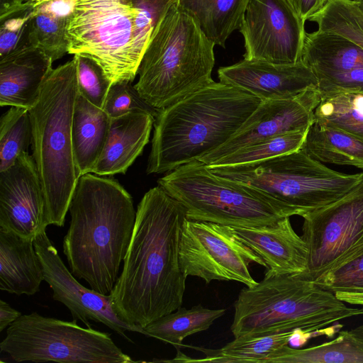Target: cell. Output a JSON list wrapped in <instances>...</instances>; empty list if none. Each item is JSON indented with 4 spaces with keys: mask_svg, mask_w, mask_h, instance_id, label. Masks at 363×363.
I'll return each instance as SVG.
<instances>
[{
    "mask_svg": "<svg viewBox=\"0 0 363 363\" xmlns=\"http://www.w3.org/2000/svg\"><path fill=\"white\" fill-rule=\"evenodd\" d=\"M186 218V208L159 185L138 203L123 269L109 294L128 323L144 328L182 307L186 277L179 246Z\"/></svg>",
    "mask_w": 363,
    "mask_h": 363,
    "instance_id": "1",
    "label": "cell"
},
{
    "mask_svg": "<svg viewBox=\"0 0 363 363\" xmlns=\"http://www.w3.org/2000/svg\"><path fill=\"white\" fill-rule=\"evenodd\" d=\"M69 211L62 247L71 272L93 290L109 294L133 235V199L116 180L87 173L78 180Z\"/></svg>",
    "mask_w": 363,
    "mask_h": 363,
    "instance_id": "2",
    "label": "cell"
},
{
    "mask_svg": "<svg viewBox=\"0 0 363 363\" xmlns=\"http://www.w3.org/2000/svg\"><path fill=\"white\" fill-rule=\"evenodd\" d=\"M261 101L243 89L213 82L159 109L147 173L169 172L220 147Z\"/></svg>",
    "mask_w": 363,
    "mask_h": 363,
    "instance_id": "3",
    "label": "cell"
},
{
    "mask_svg": "<svg viewBox=\"0 0 363 363\" xmlns=\"http://www.w3.org/2000/svg\"><path fill=\"white\" fill-rule=\"evenodd\" d=\"M178 0H76L68 53L88 56L111 83L132 82L160 22Z\"/></svg>",
    "mask_w": 363,
    "mask_h": 363,
    "instance_id": "4",
    "label": "cell"
},
{
    "mask_svg": "<svg viewBox=\"0 0 363 363\" xmlns=\"http://www.w3.org/2000/svg\"><path fill=\"white\" fill-rule=\"evenodd\" d=\"M78 93L73 57L52 69L30 108L32 151L44 194L48 225H65L79 179L74 157L72 124Z\"/></svg>",
    "mask_w": 363,
    "mask_h": 363,
    "instance_id": "5",
    "label": "cell"
},
{
    "mask_svg": "<svg viewBox=\"0 0 363 363\" xmlns=\"http://www.w3.org/2000/svg\"><path fill=\"white\" fill-rule=\"evenodd\" d=\"M230 330L235 337L291 330L319 333L338 320L363 314L335 294L297 275L264 277L242 289L234 305Z\"/></svg>",
    "mask_w": 363,
    "mask_h": 363,
    "instance_id": "6",
    "label": "cell"
},
{
    "mask_svg": "<svg viewBox=\"0 0 363 363\" xmlns=\"http://www.w3.org/2000/svg\"><path fill=\"white\" fill-rule=\"evenodd\" d=\"M214 46L194 20L174 4L148 43L135 88L157 110L182 100L214 82Z\"/></svg>",
    "mask_w": 363,
    "mask_h": 363,
    "instance_id": "7",
    "label": "cell"
},
{
    "mask_svg": "<svg viewBox=\"0 0 363 363\" xmlns=\"http://www.w3.org/2000/svg\"><path fill=\"white\" fill-rule=\"evenodd\" d=\"M157 183L182 204L187 219L192 220L252 228L295 216L290 208L263 193L215 174L199 160L167 172Z\"/></svg>",
    "mask_w": 363,
    "mask_h": 363,
    "instance_id": "8",
    "label": "cell"
},
{
    "mask_svg": "<svg viewBox=\"0 0 363 363\" xmlns=\"http://www.w3.org/2000/svg\"><path fill=\"white\" fill-rule=\"evenodd\" d=\"M215 174L252 187L303 216L343 196L363 180L313 159L303 149L257 162L209 167Z\"/></svg>",
    "mask_w": 363,
    "mask_h": 363,
    "instance_id": "9",
    "label": "cell"
},
{
    "mask_svg": "<svg viewBox=\"0 0 363 363\" xmlns=\"http://www.w3.org/2000/svg\"><path fill=\"white\" fill-rule=\"evenodd\" d=\"M0 351L16 362H134L110 333L37 312L21 315L8 327Z\"/></svg>",
    "mask_w": 363,
    "mask_h": 363,
    "instance_id": "10",
    "label": "cell"
},
{
    "mask_svg": "<svg viewBox=\"0 0 363 363\" xmlns=\"http://www.w3.org/2000/svg\"><path fill=\"white\" fill-rule=\"evenodd\" d=\"M302 217L308 257L306 272L297 276L314 281L363 252V180L337 201Z\"/></svg>",
    "mask_w": 363,
    "mask_h": 363,
    "instance_id": "11",
    "label": "cell"
},
{
    "mask_svg": "<svg viewBox=\"0 0 363 363\" xmlns=\"http://www.w3.org/2000/svg\"><path fill=\"white\" fill-rule=\"evenodd\" d=\"M181 269L187 277L235 281L252 287L257 284L249 267H266L262 259L239 238L233 228L218 223L185 220L179 246Z\"/></svg>",
    "mask_w": 363,
    "mask_h": 363,
    "instance_id": "12",
    "label": "cell"
},
{
    "mask_svg": "<svg viewBox=\"0 0 363 363\" xmlns=\"http://www.w3.org/2000/svg\"><path fill=\"white\" fill-rule=\"evenodd\" d=\"M240 32L244 59L274 64L301 61L305 22L288 0H249Z\"/></svg>",
    "mask_w": 363,
    "mask_h": 363,
    "instance_id": "13",
    "label": "cell"
},
{
    "mask_svg": "<svg viewBox=\"0 0 363 363\" xmlns=\"http://www.w3.org/2000/svg\"><path fill=\"white\" fill-rule=\"evenodd\" d=\"M33 243L42 264L44 281L52 289L53 299L64 304L73 319L81 320L88 328H91L90 320L101 323L131 342L126 332L147 336L143 328L128 323L117 313L110 294L87 289L76 279L62 261L46 230L35 235Z\"/></svg>",
    "mask_w": 363,
    "mask_h": 363,
    "instance_id": "14",
    "label": "cell"
},
{
    "mask_svg": "<svg viewBox=\"0 0 363 363\" xmlns=\"http://www.w3.org/2000/svg\"><path fill=\"white\" fill-rule=\"evenodd\" d=\"M320 101L318 87L281 99L262 101L237 132L222 146L201 157L208 166L259 140L294 131L308 130Z\"/></svg>",
    "mask_w": 363,
    "mask_h": 363,
    "instance_id": "15",
    "label": "cell"
},
{
    "mask_svg": "<svg viewBox=\"0 0 363 363\" xmlns=\"http://www.w3.org/2000/svg\"><path fill=\"white\" fill-rule=\"evenodd\" d=\"M48 225L38 171L33 155L24 152L0 172V228L34 239Z\"/></svg>",
    "mask_w": 363,
    "mask_h": 363,
    "instance_id": "16",
    "label": "cell"
},
{
    "mask_svg": "<svg viewBox=\"0 0 363 363\" xmlns=\"http://www.w3.org/2000/svg\"><path fill=\"white\" fill-rule=\"evenodd\" d=\"M220 82L255 96L261 101L288 99L308 89L318 87V79L302 60L294 64H274L243 59L220 67Z\"/></svg>",
    "mask_w": 363,
    "mask_h": 363,
    "instance_id": "17",
    "label": "cell"
},
{
    "mask_svg": "<svg viewBox=\"0 0 363 363\" xmlns=\"http://www.w3.org/2000/svg\"><path fill=\"white\" fill-rule=\"evenodd\" d=\"M290 217L262 227L233 228L266 264L264 277L301 275L307 268L308 248L294 230Z\"/></svg>",
    "mask_w": 363,
    "mask_h": 363,
    "instance_id": "18",
    "label": "cell"
},
{
    "mask_svg": "<svg viewBox=\"0 0 363 363\" xmlns=\"http://www.w3.org/2000/svg\"><path fill=\"white\" fill-rule=\"evenodd\" d=\"M53 61L33 47L0 59V106L31 108L52 69Z\"/></svg>",
    "mask_w": 363,
    "mask_h": 363,
    "instance_id": "19",
    "label": "cell"
},
{
    "mask_svg": "<svg viewBox=\"0 0 363 363\" xmlns=\"http://www.w3.org/2000/svg\"><path fill=\"white\" fill-rule=\"evenodd\" d=\"M155 119L145 111L111 118L105 146L91 173L99 176L125 174L148 143Z\"/></svg>",
    "mask_w": 363,
    "mask_h": 363,
    "instance_id": "20",
    "label": "cell"
},
{
    "mask_svg": "<svg viewBox=\"0 0 363 363\" xmlns=\"http://www.w3.org/2000/svg\"><path fill=\"white\" fill-rule=\"evenodd\" d=\"M0 228V289L18 296H32L44 280L42 264L33 243Z\"/></svg>",
    "mask_w": 363,
    "mask_h": 363,
    "instance_id": "21",
    "label": "cell"
},
{
    "mask_svg": "<svg viewBox=\"0 0 363 363\" xmlns=\"http://www.w3.org/2000/svg\"><path fill=\"white\" fill-rule=\"evenodd\" d=\"M301 60L318 81L363 67V48L340 35L317 30L306 33Z\"/></svg>",
    "mask_w": 363,
    "mask_h": 363,
    "instance_id": "22",
    "label": "cell"
},
{
    "mask_svg": "<svg viewBox=\"0 0 363 363\" xmlns=\"http://www.w3.org/2000/svg\"><path fill=\"white\" fill-rule=\"evenodd\" d=\"M111 118L106 111L79 92L75 99L72 124L74 157L79 177L91 173L107 139Z\"/></svg>",
    "mask_w": 363,
    "mask_h": 363,
    "instance_id": "23",
    "label": "cell"
},
{
    "mask_svg": "<svg viewBox=\"0 0 363 363\" xmlns=\"http://www.w3.org/2000/svg\"><path fill=\"white\" fill-rule=\"evenodd\" d=\"M249 0H178V6L196 23L206 37L223 48L240 30Z\"/></svg>",
    "mask_w": 363,
    "mask_h": 363,
    "instance_id": "24",
    "label": "cell"
},
{
    "mask_svg": "<svg viewBox=\"0 0 363 363\" xmlns=\"http://www.w3.org/2000/svg\"><path fill=\"white\" fill-rule=\"evenodd\" d=\"M76 0H52L34 9L29 23V47L40 49L54 62L68 53L67 27Z\"/></svg>",
    "mask_w": 363,
    "mask_h": 363,
    "instance_id": "25",
    "label": "cell"
},
{
    "mask_svg": "<svg viewBox=\"0 0 363 363\" xmlns=\"http://www.w3.org/2000/svg\"><path fill=\"white\" fill-rule=\"evenodd\" d=\"M301 149L321 163L363 169V140L341 130L313 123Z\"/></svg>",
    "mask_w": 363,
    "mask_h": 363,
    "instance_id": "26",
    "label": "cell"
},
{
    "mask_svg": "<svg viewBox=\"0 0 363 363\" xmlns=\"http://www.w3.org/2000/svg\"><path fill=\"white\" fill-rule=\"evenodd\" d=\"M298 335H307L301 331L291 330L274 334L245 335L235 337L220 349L201 350L206 357L191 362H215L234 363H266L267 359L281 347L289 345Z\"/></svg>",
    "mask_w": 363,
    "mask_h": 363,
    "instance_id": "27",
    "label": "cell"
},
{
    "mask_svg": "<svg viewBox=\"0 0 363 363\" xmlns=\"http://www.w3.org/2000/svg\"><path fill=\"white\" fill-rule=\"evenodd\" d=\"M266 363H363V341L350 330H340L333 340L306 349L285 345Z\"/></svg>",
    "mask_w": 363,
    "mask_h": 363,
    "instance_id": "28",
    "label": "cell"
},
{
    "mask_svg": "<svg viewBox=\"0 0 363 363\" xmlns=\"http://www.w3.org/2000/svg\"><path fill=\"white\" fill-rule=\"evenodd\" d=\"M225 309H210L196 305L186 309L180 307L150 323L143 329L147 336L155 337L178 348L186 337L206 330L223 315Z\"/></svg>",
    "mask_w": 363,
    "mask_h": 363,
    "instance_id": "29",
    "label": "cell"
},
{
    "mask_svg": "<svg viewBox=\"0 0 363 363\" xmlns=\"http://www.w3.org/2000/svg\"><path fill=\"white\" fill-rule=\"evenodd\" d=\"M314 123L347 132L363 140V91L320 96Z\"/></svg>",
    "mask_w": 363,
    "mask_h": 363,
    "instance_id": "30",
    "label": "cell"
},
{
    "mask_svg": "<svg viewBox=\"0 0 363 363\" xmlns=\"http://www.w3.org/2000/svg\"><path fill=\"white\" fill-rule=\"evenodd\" d=\"M308 21L318 30L340 35L363 48V11L354 0H328Z\"/></svg>",
    "mask_w": 363,
    "mask_h": 363,
    "instance_id": "31",
    "label": "cell"
},
{
    "mask_svg": "<svg viewBox=\"0 0 363 363\" xmlns=\"http://www.w3.org/2000/svg\"><path fill=\"white\" fill-rule=\"evenodd\" d=\"M33 129L29 111L11 108L0 119V172L11 167L32 144Z\"/></svg>",
    "mask_w": 363,
    "mask_h": 363,
    "instance_id": "32",
    "label": "cell"
},
{
    "mask_svg": "<svg viewBox=\"0 0 363 363\" xmlns=\"http://www.w3.org/2000/svg\"><path fill=\"white\" fill-rule=\"evenodd\" d=\"M308 130L294 131L259 140L223 157L209 167L245 164L294 152L301 148Z\"/></svg>",
    "mask_w": 363,
    "mask_h": 363,
    "instance_id": "33",
    "label": "cell"
},
{
    "mask_svg": "<svg viewBox=\"0 0 363 363\" xmlns=\"http://www.w3.org/2000/svg\"><path fill=\"white\" fill-rule=\"evenodd\" d=\"M78 92L94 106L103 108L112 84L102 67L92 58L74 55Z\"/></svg>",
    "mask_w": 363,
    "mask_h": 363,
    "instance_id": "34",
    "label": "cell"
},
{
    "mask_svg": "<svg viewBox=\"0 0 363 363\" xmlns=\"http://www.w3.org/2000/svg\"><path fill=\"white\" fill-rule=\"evenodd\" d=\"M314 282L333 294L363 293V252L330 268Z\"/></svg>",
    "mask_w": 363,
    "mask_h": 363,
    "instance_id": "35",
    "label": "cell"
},
{
    "mask_svg": "<svg viewBox=\"0 0 363 363\" xmlns=\"http://www.w3.org/2000/svg\"><path fill=\"white\" fill-rule=\"evenodd\" d=\"M130 82L113 83L103 109L110 118H117L134 111H145L157 116L158 110L147 104Z\"/></svg>",
    "mask_w": 363,
    "mask_h": 363,
    "instance_id": "36",
    "label": "cell"
},
{
    "mask_svg": "<svg viewBox=\"0 0 363 363\" xmlns=\"http://www.w3.org/2000/svg\"><path fill=\"white\" fill-rule=\"evenodd\" d=\"M34 9L28 7L0 20V59L29 48V23Z\"/></svg>",
    "mask_w": 363,
    "mask_h": 363,
    "instance_id": "37",
    "label": "cell"
},
{
    "mask_svg": "<svg viewBox=\"0 0 363 363\" xmlns=\"http://www.w3.org/2000/svg\"><path fill=\"white\" fill-rule=\"evenodd\" d=\"M320 96L342 91H363V67L318 81Z\"/></svg>",
    "mask_w": 363,
    "mask_h": 363,
    "instance_id": "38",
    "label": "cell"
},
{
    "mask_svg": "<svg viewBox=\"0 0 363 363\" xmlns=\"http://www.w3.org/2000/svg\"><path fill=\"white\" fill-rule=\"evenodd\" d=\"M300 18L306 22L318 12L328 0H288Z\"/></svg>",
    "mask_w": 363,
    "mask_h": 363,
    "instance_id": "39",
    "label": "cell"
},
{
    "mask_svg": "<svg viewBox=\"0 0 363 363\" xmlns=\"http://www.w3.org/2000/svg\"><path fill=\"white\" fill-rule=\"evenodd\" d=\"M30 1L31 0H0V20L18 11L32 7Z\"/></svg>",
    "mask_w": 363,
    "mask_h": 363,
    "instance_id": "40",
    "label": "cell"
},
{
    "mask_svg": "<svg viewBox=\"0 0 363 363\" xmlns=\"http://www.w3.org/2000/svg\"><path fill=\"white\" fill-rule=\"evenodd\" d=\"M21 313L12 308L9 303L0 300V332L16 321Z\"/></svg>",
    "mask_w": 363,
    "mask_h": 363,
    "instance_id": "41",
    "label": "cell"
},
{
    "mask_svg": "<svg viewBox=\"0 0 363 363\" xmlns=\"http://www.w3.org/2000/svg\"><path fill=\"white\" fill-rule=\"evenodd\" d=\"M335 296L345 303L363 306V293L336 292Z\"/></svg>",
    "mask_w": 363,
    "mask_h": 363,
    "instance_id": "42",
    "label": "cell"
},
{
    "mask_svg": "<svg viewBox=\"0 0 363 363\" xmlns=\"http://www.w3.org/2000/svg\"><path fill=\"white\" fill-rule=\"evenodd\" d=\"M350 332L357 337L363 341V323L351 330Z\"/></svg>",
    "mask_w": 363,
    "mask_h": 363,
    "instance_id": "43",
    "label": "cell"
},
{
    "mask_svg": "<svg viewBox=\"0 0 363 363\" xmlns=\"http://www.w3.org/2000/svg\"><path fill=\"white\" fill-rule=\"evenodd\" d=\"M50 1H52V0H31L30 4L32 7L35 9V8L38 7L39 6L43 5V4H45Z\"/></svg>",
    "mask_w": 363,
    "mask_h": 363,
    "instance_id": "44",
    "label": "cell"
},
{
    "mask_svg": "<svg viewBox=\"0 0 363 363\" xmlns=\"http://www.w3.org/2000/svg\"><path fill=\"white\" fill-rule=\"evenodd\" d=\"M355 3L358 5V6L363 11V0H354Z\"/></svg>",
    "mask_w": 363,
    "mask_h": 363,
    "instance_id": "45",
    "label": "cell"
}]
</instances>
